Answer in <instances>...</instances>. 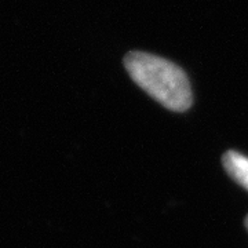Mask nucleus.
Wrapping results in <instances>:
<instances>
[{"instance_id": "1", "label": "nucleus", "mask_w": 248, "mask_h": 248, "mask_svg": "<svg viewBox=\"0 0 248 248\" xmlns=\"http://www.w3.org/2000/svg\"><path fill=\"white\" fill-rule=\"evenodd\" d=\"M130 78L153 99L172 112H185L193 104L186 73L174 62L153 54L131 51L124 58Z\"/></svg>"}, {"instance_id": "2", "label": "nucleus", "mask_w": 248, "mask_h": 248, "mask_svg": "<svg viewBox=\"0 0 248 248\" xmlns=\"http://www.w3.org/2000/svg\"><path fill=\"white\" fill-rule=\"evenodd\" d=\"M222 164L232 179L248 190V157L240 152L228 151L222 157Z\"/></svg>"}, {"instance_id": "3", "label": "nucleus", "mask_w": 248, "mask_h": 248, "mask_svg": "<svg viewBox=\"0 0 248 248\" xmlns=\"http://www.w3.org/2000/svg\"><path fill=\"white\" fill-rule=\"evenodd\" d=\"M246 228H247V231H248V215H247V218H246Z\"/></svg>"}]
</instances>
